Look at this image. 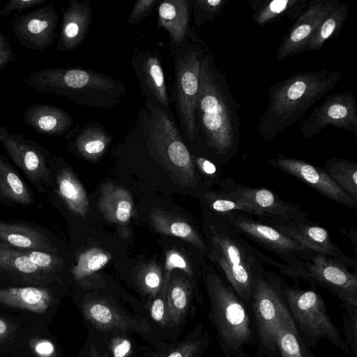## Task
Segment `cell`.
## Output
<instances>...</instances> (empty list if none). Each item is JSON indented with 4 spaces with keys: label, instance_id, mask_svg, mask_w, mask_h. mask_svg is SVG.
<instances>
[{
    "label": "cell",
    "instance_id": "cell-1",
    "mask_svg": "<svg viewBox=\"0 0 357 357\" xmlns=\"http://www.w3.org/2000/svg\"><path fill=\"white\" fill-rule=\"evenodd\" d=\"M240 105L234 98L225 73L213 56L203 54L195 121L207 148L221 162H229L241 144Z\"/></svg>",
    "mask_w": 357,
    "mask_h": 357
},
{
    "label": "cell",
    "instance_id": "cell-2",
    "mask_svg": "<svg viewBox=\"0 0 357 357\" xmlns=\"http://www.w3.org/2000/svg\"><path fill=\"white\" fill-rule=\"evenodd\" d=\"M342 77L339 70L321 68L298 72L271 85L257 133L264 139H274L303 119L308 109L329 93Z\"/></svg>",
    "mask_w": 357,
    "mask_h": 357
},
{
    "label": "cell",
    "instance_id": "cell-3",
    "mask_svg": "<svg viewBox=\"0 0 357 357\" xmlns=\"http://www.w3.org/2000/svg\"><path fill=\"white\" fill-rule=\"evenodd\" d=\"M204 276L209 319L225 356L258 357L252 354L253 349L258 354L257 341L247 305L213 268Z\"/></svg>",
    "mask_w": 357,
    "mask_h": 357
},
{
    "label": "cell",
    "instance_id": "cell-4",
    "mask_svg": "<svg viewBox=\"0 0 357 357\" xmlns=\"http://www.w3.org/2000/svg\"><path fill=\"white\" fill-rule=\"evenodd\" d=\"M206 231V253L217 272L248 307L255 280L266 269L264 264L270 257L250 245L220 217L214 216L208 222Z\"/></svg>",
    "mask_w": 357,
    "mask_h": 357
},
{
    "label": "cell",
    "instance_id": "cell-5",
    "mask_svg": "<svg viewBox=\"0 0 357 357\" xmlns=\"http://www.w3.org/2000/svg\"><path fill=\"white\" fill-rule=\"evenodd\" d=\"M26 84L41 93L64 96L77 105L109 107L125 91L112 77L77 68H52L37 70L24 79Z\"/></svg>",
    "mask_w": 357,
    "mask_h": 357
},
{
    "label": "cell",
    "instance_id": "cell-6",
    "mask_svg": "<svg viewBox=\"0 0 357 357\" xmlns=\"http://www.w3.org/2000/svg\"><path fill=\"white\" fill-rule=\"evenodd\" d=\"M282 298L305 346L316 348L321 338L329 341L345 354L351 355L344 340L331 320L326 303L314 289L291 287L280 278Z\"/></svg>",
    "mask_w": 357,
    "mask_h": 357
},
{
    "label": "cell",
    "instance_id": "cell-7",
    "mask_svg": "<svg viewBox=\"0 0 357 357\" xmlns=\"http://www.w3.org/2000/svg\"><path fill=\"white\" fill-rule=\"evenodd\" d=\"M268 264L294 280L318 284L336 296L342 307H357V275L333 258L310 252L290 265L271 258Z\"/></svg>",
    "mask_w": 357,
    "mask_h": 357
},
{
    "label": "cell",
    "instance_id": "cell-8",
    "mask_svg": "<svg viewBox=\"0 0 357 357\" xmlns=\"http://www.w3.org/2000/svg\"><path fill=\"white\" fill-rule=\"evenodd\" d=\"M277 274L265 269L255 280L248 305L261 357H279L275 333L282 310L285 306Z\"/></svg>",
    "mask_w": 357,
    "mask_h": 357
},
{
    "label": "cell",
    "instance_id": "cell-9",
    "mask_svg": "<svg viewBox=\"0 0 357 357\" xmlns=\"http://www.w3.org/2000/svg\"><path fill=\"white\" fill-rule=\"evenodd\" d=\"M151 139L153 148L165 167L185 185L195 186L199 178L193 158L168 116L157 110Z\"/></svg>",
    "mask_w": 357,
    "mask_h": 357
},
{
    "label": "cell",
    "instance_id": "cell-10",
    "mask_svg": "<svg viewBox=\"0 0 357 357\" xmlns=\"http://www.w3.org/2000/svg\"><path fill=\"white\" fill-rule=\"evenodd\" d=\"M221 218V217H220ZM243 236L276 255L287 265L312 252L257 218L241 212L222 217Z\"/></svg>",
    "mask_w": 357,
    "mask_h": 357
},
{
    "label": "cell",
    "instance_id": "cell-11",
    "mask_svg": "<svg viewBox=\"0 0 357 357\" xmlns=\"http://www.w3.org/2000/svg\"><path fill=\"white\" fill-rule=\"evenodd\" d=\"M328 126L344 129L357 136V104L353 91L328 95L302 123L299 130L303 138L310 139Z\"/></svg>",
    "mask_w": 357,
    "mask_h": 357
},
{
    "label": "cell",
    "instance_id": "cell-12",
    "mask_svg": "<svg viewBox=\"0 0 357 357\" xmlns=\"http://www.w3.org/2000/svg\"><path fill=\"white\" fill-rule=\"evenodd\" d=\"M201 50H190L176 66V105L181 124L190 141L196 136L195 112L199 89Z\"/></svg>",
    "mask_w": 357,
    "mask_h": 357
},
{
    "label": "cell",
    "instance_id": "cell-13",
    "mask_svg": "<svg viewBox=\"0 0 357 357\" xmlns=\"http://www.w3.org/2000/svg\"><path fill=\"white\" fill-rule=\"evenodd\" d=\"M0 142L13 163L37 190L44 194L51 184L47 151L38 143L17 133L8 132Z\"/></svg>",
    "mask_w": 357,
    "mask_h": 357
},
{
    "label": "cell",
    "instance_id": "cell-14",
    "mask_svg": "<svg viewBox=\"0 0 357 357\" xmlns=\"http://www.w3.org/2000/svg\"><path fill=\"white\" fill-rule=\"evenodd\" d=\"M266 163L300 180L333 202L351 209L357 208V201L343 191L324 169L280 154L267 159Z\"/></svg>",
    "mask_w": 357,
    "mask_h": 357
},
{
    "label": "cell",
    "instance_id": "cell-15",
    "mask_svg": "<svg viewBox=\"0 0 357 357\" xmlns=\"http://www.w3.org/2000/svg\"><path fill=\"white\" fill-rule=\"evenodd\" d=\"M59 16L50 3L30 12L22 13L11 21L17 41L26 48L43 51L50 47L56 36Z\"/></svg>",
    "mask_w": 357,
    "mask_h": 357
},
{
    "label": "cell",
    "instance_id": "cell-16",
    "mask_svg": "<svg viewBox=\"0 0 357 357\" xmlns=\"http://www.w3.org/2000/svg\"><path fill=\"white\" fill-rule=\"evenodd\" d=\"M223 190L231 191L248 201L256 210L257 218L296 222H312L300 205L283 201L275 192L264 188H251L226 179L220 181Z\"/></svg>",
    "mask_w": 357,
    "mask_h": 357
},
{
    "label": "cell",
    "instance_id": "cell-17",
    "mask_svg": "<svg viewBox=\"0 0 357 357\" xmlns=\"http://www.w3.org/2000/svg\"><path fill=\"white\" fill-rule=\"evenodd\" d=\"M339 2L338 0H310L280 43L275 53L276 59L282 61L305 52L309 40L323 19Z\"/></svg>",
    "mask_w": 357,
    "mask_h": 357
},
{
    "label": "cell",
    "instance_id": "cell-18",
    "mask_svg": "<svg viewBox=\"0 0 357 357\" xmlns=\"http://www.w3.org/2000/svg\"><path fill=\"white\" fill-rule=\"evenodd\" d=\"M257 219L272 226L310 251L333 258L347 266L355 265V262L333 242L328 231L322 227L312 222L305 223L273 219Z\"/></svg>",
    "mask_w": 357,
    "mask_h": 357
},
{
    "label": "cell",
    "instance_id": "cell-19",
    "mask_svg": "<svg viewBox=\"0 0 357 357\" xmlns=\"http://www.w3.org/2000/svg\"><path fill=\"white\" fill-rule=\"evenodd\" d=\"M85 319L102 331L125 332L134 329L147 331L145 322H139L127 316L113 303L104 298L88 301L82 305Z\"/></svg>",
    "mask_w": 357,
    "mask_h": 357
},
{
    "label": "cell",
    "instance_id": "cell-20",
    "mask_svg": "<svg viewBox=\"0 0 357 357\" xmlns=\"http://www.w3.org/2000/svg\"><path fill=\"white\" fill-rule=\"evenodd\" d=\"M91 15L89 1H70L63 14L56 46L59 51H72L83 42L89 31Z\"/></svg>",
    "mask_w": 357,
    "mask_h": 357
},
{
    "label": "cell",
    "instance_id": "cell-21",
    "mask_svg": "<svg viewBox=\"0 0 357 357\" xmlns=\"http://www.w3.org/2000/svg\"><path fill=\"white\" fill-rule=\"evenodd\" d=\"M23 120L38 133L53 136L67 132L74 121L64 109L52 105L34 104L23 112Z\"/></svg>",
    "mask_w": 357,
    "mask_h": 357
},
{
    "label": "cell",
    "instance_id": "cell-22",
    "mask_svg": "<svg viewBox=\"0 0 357 357\" xmlns=\"http://www.w3.org/2000/svg\"><path fill=\"white\" fill-rule=\"evenodd\" d=\"M0 242L23 251H40L55 255L56 248L40 229L22 224L0 221Z\"/></svg>",
    "mask_w": 357,
    "mask_h": 357
},
{
    "label": "cell",
    "instance_id": "cell-23",
    "mask_svg": "<svg viewBox=\"0 0 357 357\" xmlns=\"http://www.w3.org/2000/svg\"><path fill=\"white\" fill-rule=\"evenodd\" d=\"M310 0H250L252 19L260 26L287 17L294 22L302 14Z\"/></svg>",
    "mask_w": 357,
    "mask_h": 357
},
{
    "label": "cell",
    "instance_id": "cell-24",
    "mask_svg": "<svg viewBox=\"0 0 357 357\" xmlns=\"http://www.w3.org/2000/svg\"><path fill=\"white\" fill-rule=\"evenodd\" d=\"M97 206L107 221L124 224L132 215V196L125 188L108 183L101 188Z\"/></svg>",
    "mask_w": 357,
    "mask_h": 357
},
{
    "label": "cell",
    "instance_id": "cell-25",
    "mask_svg": "<svg viewBox=\"0 0 357 357\" xmlns=\"http://www.w3.org/2000/svg\"><path fill=\"white\" fill-rule=\"evenodd\" d=\"M0 201L12 206H28L34 202L26 184L0 153Z\"/></svg>",
    "mask_w": 357,
    "mask_h": 357
},
{
    "label": "cell",
    "instance_id": "cell-26",
    "mask_svg": "<svg viewBox=\"0 0 357 357\" xmlns=\"http://www.w3.org/2000/svg\"><path fill=\"white\" fill-rule=\"evenodd\" d=\"M52 302L50 292L43 288L26 287L0 289V303L13 307L43 313L51 305Z\"/></svg>",
    "mask_w": 357,
    "mask_h": 357
},
{
    "label": "cell",
    "instance_id": "cell-27",
    "mask_svg": "<svg viewBox=\"0 0 357 357\" xmlns=\"http://www.w3.org/2000/svg\"><path fill=\"white\" fill-rule=\"evenodd\" d=\"M158 26L163 27L174 43L181 42L188 33L189 1L167 0L158 10Z\"/></svg>",
    "mask_w": 357,
    "mask_h": 357
},
{
    "label": "cell",
    "instance_id": "cell-28",
    "mask_svg": "<svg viewBox=\"0 0 357 357\" xmlns=\"http://www.w3.org/2000/svg\"><path fill=\"white\" fill-rule=\"evenodd\" d=\"M275 341L279 357H305V349L285 305L276 326Z\"/></svg>",
    "mask_w": 357,
    "mask_h": 357
},
{
    "label": "cell",
    "instance_id": "cell-29",
    "mask_svg": "<svg viewBox=\"0 0 357 357\" xmlns=\"http://www.w3.org/2000/svg\"><path fill=\"white\" fill-rule=\"evenodd\" d=\"M0 270L39 281L50 275L31 261L28 251L13 248L2 242H0Z\"/></svg>",
    "mask_w": 357,
    "mask_h": 357
},
{
    "label": "cell",
    "instance_id": "cell-30",
    "mask_svg": "<svg viewBox=\"0 0 357 357\" xmlns=\"http://www.w3.org/2000/svg\"><path fill=\"white\" fill-rule=\"evenodd\" d=\"M151 218L154 227L159 232L182 238L200 252H206V241L195 228L187 222L158 210L153 211Z\"/></svg>",
    "mask_w": 357,
    "mask_h": 357
},
{
    "label": "cell",
    "instance_id": "cell-31",
    "mask_svg": "<svg viewBox=\"0 0 357 357\" xmlns=\"http://www.w3.org/2000/svg\"><path fill=\"white\" fill-rule=\"evenodd\" d=\"M58 193L69 210L84 217L89 211L86 192L74 173L68 168L61 169L56 176Z\"/></svg>",
    "mask_w": 357,
    "mask_h": 357
},
{
    "label": "cell",
    "instance_id": "cell-32",
    "mask_svg": "<svg viewBox=\"0 0 357 357\" xmlns=\"http://www.w3.org/2000/svg\"><path fill=\"white\" fill-rule=\"evenodd\" d=\"M349 14V6L339 2L323 19L309 40L306 50L319 51L331 37H338Z\"/></svg>",
    "mask_w": 357,
    "mask_h": 357
},
{
    "label": "cell",
    "instance_id": "cell-33",
    "mask_svg": "<svg viewBox=\"0 0 357 357\" xmlns=\"http://www.w3.org/2000/svg\"><path fill=\"white\" fill-rule=\"evenodd\" d=\"M205 199L214 216L222 218L231 213L241 212L258 217L252 204L229 190L207 192Z\"/></svg>",
    "mask_w": 357,
    "mask_h": 357
},
{
    "label": "cell",
    "instance_id": "cell-34",
    "mask_svg": "<svg viewBox=\"0 0 357 357\" xmlns=\"http://www.w3.org/2000/svg\"><path fill=\"white\" fill-rule=\"evenodd\" d=\"M192 286L185 278L173 277L167 284L166 297L173 323L180 324L188 310Z\"/></svg>",
    "mask_w": 357,
    "mask_h": 357
},
{
    "label": "cell",
    "instance_id": "cell-35",
    "mask_svg": "<svg viewBox=\"0 0 357 357\" xmlns=\"http://www.w3.org/2000/svg\"><path fill=\"white\" fill-rule=\"evenodd\" d=\"M324 169L333 181L347 194L357 201V164L353 161L331 158Z\"/></svg>",
    "mask_w": 357,
    "mask_h": 357
},
{
    "label": "cell",
    "instance_id": "cell-36",
    "mask_svg": "<svg viewBox=\"0 0 357 357\" xmlns=\"http://www.w3.org/2000/svg\"><path fill=\"white\" fill-rule=\"evenodd\" d=\"M111 138L101 128L87 127L81 130L74 141L78 153L89 160H96L103 154Z\"/></svg>",
    "mask_w": 357,
    "mask_h": 357
},
{
    "label": "cell",
    "instance_id": "cell-37",
    "mask_svg": "<svg viewBox=\"0 0 357 357\" xmlns=\"http://www.w3.org/2000/svg\"><path fill=\"white\" fill-rule=\"evenodd\" d=\"M142 68L149 90L158 101L168 107L165 76L159 59L154 56H149L144 61Z\"/></svg>",
    "mask_w": 357,
    "mask_h": 357
},
{
    "label": "cell",
    "instance_id": "cell-38",
    "mask_svg": "<svg viewBox=\"0 0 357 357\" xmlns=\"http://www.w3.org/2000/svg\"><path fill=\"white\" fill-rule=\"evenodd\" d=\"M110 260V255L97 248H91L81 253L72 273L76 280H82L104 267Z\"/></svg>",
    "mask_w": 357,
    "mask_h": 357
},
{
    "label": "cell",
    "instance_id": "cell-39",
    "mask_svg": "<svg viewBox=\"0 0 357 357\" xmlns=\"http://www.w3.org/2000/svg\"><path fill=\"white\" fill-rule=\"evenodd\" d=\"M202 328L198 335L172 345L154 357H197L208 342L207 333H202Z\"/></svg>",
    "mask_w": 357,
    "mask_h": 357
},
{
    "label": "cell",
    "instance_id": "cell-40",
    "mask_svg": "<svg viewBox=\"0 0 357 357\" xmlns=\"http://www.w3.org/2000/svg\"><path fill=\"white\" fill-rule=\"evenodd\" d=\"M228 0H196L194 1L195 23L197 26L211 22L222 15Z\"/></svg>",
    "mask_w": 357,
    "mask_h": 357
},
{
    "label": "cell",
    "instance_id": "cell-41",
    "mask_svg": "<svg viewBox=\"0 0 357 357\" xmlns=\"http://www.w3.org/2000/svg\"><path fill=\"white\" fill-rule=\"evenodd\" d=\"M139 283L144 293L155 298L162 289L164 277L156 264L149 265L139 273Z\"/></svg>",
    "mask_w": 357,
    "mask_h": 357
},
{
    "label": "cell",
    "instance_id": "cell-42",
    "mask_svg": "<svg viewBox=\"0 0 357 357\" xmlns=\"http://www.w3.org/2000/svg\"><path fill=\"white\" fill-rule=\"evenodd\" d=\"M342 307V322L346 339L345 343L351 355L357 357V307Z\"/></svg>",
    "mask_w": 357,
    "mask_h": 357
},
{
    "label": "cell",
    "instance_id": "cell-43",
    "mask_svg": "<svg viewBox=\"0 0 357 357\" xmlns=\"http://www.w3.org/2000/svg\"><path fill=\"white\" fill-rule=\"evenodd\" d=\"M169 282H163L161 290L158 294L153 298L149 310L152 319L162 326H169L173 323L171 313L169 309L166 290Z\"/></svg>",
    "mask_w": 357,
    "mask_h": 357
},
{
    "label": "cell",
    "instance_id": "cell-44",
    "mask_svg": "<svg viewBox=\"0 0 357 357\" xmlns=\"http://www.w3.org/2000/svg\"><path fill=\"white\" fill-rule=\"evenodd\" d=\"M165 273L164 280H169L171 272L175 268L183 270L187 275L192 277L193 271L188 260L180 252L170 250L166 254Z\"/></svg>",
    "mask_w": 357,
    "mask_h": 357
},
{
    "label": "cell",
    "instance_id": "cell-45",
    "mask_svg": "<svg viewBox=\"0 0 357 357\" xmlns=\"http://www.w3.org/2000/svg\"><path fill=\"white\" fill-rule=\"evenodd\" d=\"M28 256L35 265L50 274L61 264V259L55 255L32 250L28 251Z\"/></svg>",
    "mask_w": 357,
    "mask_h": 357
},
{
    "label": "cell",
    "instance_id": "cell-46",
    "mask_svg": "<svg viewBox=\"0 0 357 357\" xmlns=\"http://www.w3.org/2000/svg\"><path fill=\"white\" fill-rule=\"evenodd\" d=\"M46 1L47 0H10L0 9V16H8L13 13H20Z\"/></svg>",
    "mask_w": 357,
    "mask_h": 357
},
{
    "label": "cell",
    "instance_id": "cell-47",
    "mask_svg": "<svg viewBox=\"0 0 357 357\" xmlns=\"http://www.w3.org/2000/svg\"><path fill=\"white\" fill-rule=\"evenodd\" d=\"M157 0H139L135 2L130 13L128 22L130 24H137L143 17L148 14Z\"/></svg>",
    "mask_w": 357,
    "mask_h": 357
},
{
    "label": "cell",
    "instance_id": "cell-48",
    "mask_svg": "<svg viewBox=\"0 0 357 357\" xmlns=\"http://www.w3.org/2000/svg\"><path fill=\"white\" fill-rule=\"evenodd\" d=\"M200 171L206 176L218 178L219 170L217 166L211 160L203 157H193Z\"/></svg>",
    "mask_w": 357,
    "mask_h": 357
},
{
    "label": "cell",
    "instance_id": "cell-49",
    "mask_svg": "<svg viewBox=\"0 0 357 357\" xmlns=\"http://www.w3.org/2000/svg\"><path fill=\"white\" fill-rule=\"evenodd\" d=\"M130 349V343L127 340H117L114 342L112 351L115 357H125Z\"/></svg>",
    "mask_w": 357,
    "mask_h": 357
},
{
    "label": "cell",
    "instance_id": "cell-50",
    "mask_svg": "<svg viewBox=\"0 0 357 357\" xmlns=\"http://www.w3.org/2000/svg\"><path fill=\"white\" fill-rule=\"evenodd\" d=\"M35 351L41 356H50L54 352V347L50 341L42 340L36 344Z\"/></svg>",
    "mask_w": 357,
    "mask_h": 357
},
{
    "label": "cell",
    "instance_id": "cell-51",
    "mask_svg": "<svg viewBox=\"0 0 357 357\" xmlns=\"http://www.w3.org/2000/svg\"><path fill=\"white\" fill-rule=\"evenodd\" d=\"M14 60V54L11 48L0 49V69Z\"/></svg>",
    "mask_w": 357,
    "mask_h": 357
},
{
    "label": "cell",
    "instance_id": "cell-52",
    "mask_svg": "<svg viewBox=\"0 0 357 357\" xmlns=\"http://www.w3.org/2000/svg\"><path fill=\"white\" fill-rule=\"evenodd\" d=\"M10 48L7 38L0 33V49Z\"/></svg>",
    "mask_w": 357,
    "mask_h": 357
},
{
    "label": "cell",
    "instance_id": "cell-53",
    "mask_svg": "<svg viewBox=\"0 0 357 357\" xmlns=\"http://www.w3.org/2000/svg\"><path fill=\"white\" fill-rule=\"evenodd\" d=\"M8 331V326L5 321L0 319V335H4Z\"/></svg>",
    "mask_w": 357,
    "mask_h": 357
},
{
    "label": "cell",
    "instance_id": "cell-54",
    "mask_svg": "<svg viewBox=\"0 0 357 357\" xmlns=\"http://www.w3.org/2000/svg\"><path fill=\"white\" fill-rule=\"evenodd\" d=\"M90 357H101L93 344L90 347Z\"/></svg>",
    "mask_w": 357,
    "mask_h": 357
},
{
    "label": "cell",
    "instance_id": "cell-55",
    "mask_svg": "<svg viewBox=\"0 0 357 357\" xmlns=\"http://www.w3.org/2000/svg\"><path fill=\"white\" fill-rule=\"evenodd\" d=\"M8 132L9 131L8 128L0 126V142Z\"/></svg>",
    "mask_w": 357,
    "mask_h": 357
},
{
    "label": "cell",
    "instance_id": "cell-56",
    "mask_svg": "<svg viewBox=\"0 0 357 357\" xmlns=\"http://www.w3.org/2000/svg\"><path fill=\"white\" fill-rule=\"evenodd\" d=\"M305 357H319L313 354L310 349L306 347L305 349Z\"/></svg>",
    "mask_w": 357,
    "mask_h": 357
}]
</instances>
